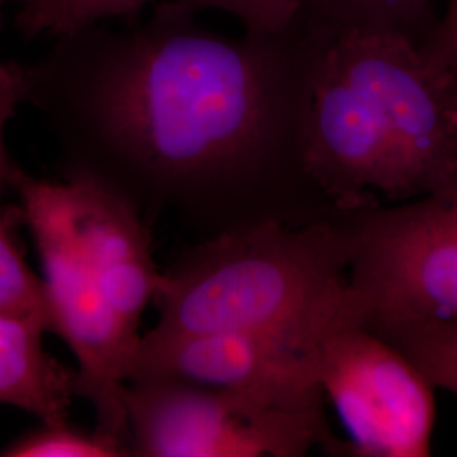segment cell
I'll use <instances>...</instances> for the list:
<instances>
[{"instance_id": "cell-1", "label": "cell", "mask_w": 457, "mask_h": 457, "mask_svg": "<svg viewBox=\"0 0 457 457\" xmlns=\"http://www.w3.org/2000/svg\"><path fill=\"white\" fill-rule=\"evenodd\" d=\"M53 39L22 65L65 179L107 185L143 220L175 213L204 239L347 212L307 166L320 37L303 12L281 33L234 37L164 0L145 21Z\"/></svg>"}, {"instance_id": "cell-2", "label": "cell", "mask_w": 457, "mask_h": 457, "mask_svg": "<svg viewBox=\"0 0 457 457\" xmlns=\"http://www.w3.org/2000/svg\"><path fill=\"white\" fill-rule=\"evenodd\" d=\"M361 211L307 224L264 222L183 251L160 273V320L145 336L262 330L302 320L343 295Z\"/></svg>"}, {"instance_id": "cell-3", "label": "cell", "mask_w": 457, "mask_h": 457, "mask_svg": "<svg viewBox=\"0 0 457 457\" xmlns=\"http://www.w3.org/2000/svg\"><path fill=\"white\" fill-rule=\"evenodd\" d=\"M124 407L131 456L300 457L313 447L345 456L317 385L204 386L156 378L128 383Z\"/></svg>"}, {"instance_id": "cell-4", "label": "cell", "mask_w": 457, "mask_h": 457, "mask_svg": "<svg viewBox=\"0 0 457 457\" xmlns=\"http://www.w3.org/2000/svg\"><path fill=\"white\" fill-rule=\"evenodd\" d=\"M7 181L21 196L22 215L45 270L49 332L58 334L79 361L75 396L96 410L98 432L129 445L124 388L139 341L124 330L83 256L63 183L36 180L12 164Z\"/></svg>"}, {"instance_id": "cell-5", "label": "cell", "mask_w": 457, "mask_h": 457, "mask_svg": "<svg viewBox=\"0 0 457 457\" xmlns=\"http://www.w3.org/2000/svg\"><path fill=\"white\" fill-rule=\"evenodd\" d=\"M320 31L337 66L388 132L413 198L436 195L457 175V83L432 65L409 34L388 29Z\"/></svg>"}, {"instance_id": "cell-6", "label": "cell", "mask_w": 457, "mask_h": 457, "mask_svg": "<svg viewBox=\"0 0 457 457\" xmlns=\"http://www.w3.org/2000/svg\"><path fill=\"white\" fill-rule=\"evenodd\" d=\"M347 281L364 327L457 322V228L432 196L361 211Z\"/></svg>"}, {"instance_id": "cell-7", "label": "cell", "mask_w": 457, "mask_h": 457, "mask_svg": "<svg viewBox=\"0 0 457 457\" xmlns=\"http://www.w3.org/2000/svg\"><path fill=\"white\" fill-rule=\"evenodd\" d=\"M312 376L349 436L345 456H430L436 388L379 336L336 328L317 347Z\"/></svg>"}, {"instance_id": "cell-8", "label": "cell", "mask_w": 457, "mask_h": 457, "mask_svg": "<svg viewBox=\"0 0 457 457\" xmlns=\"http://www.w3.org/2000/svg\"><path fill=\"white\" fill-rule=\"evenodd\" d=\"M361 326L354 290L326 309L287 326L153 339L141 336L128 366V383L171 378L204 386L307 383L317 347L330 332ZM319 386V385H317Z\"/></svg>"}, {"instance_id": "cell-9", "label": "cell", "mask_w": 457, "mask_h": 457, "mask_svg": "<svg viewBox=\"0 0 457 457\" xmlns=\"http://www.w3.org/2000/svg\"><path fill=\"white\" fill-rule=\"evenodd\" d=\"M317 33L320 54L307 120V166L315 185L339 211L415 200L388 132L360 90L327 58Z\"/></svg>"}, {"instance_id": "cell-10", "label": "cell", "mask_w": 457, "mask_h": 457, "mask_svg": "<svg viewBox=\"0 0 457 457\" xmlns=\"http://www.w3.org/2000/svg\"><path fill=\"white\" fill-rule=\"evenodd\" d=\"M63 188L83 256L124 330L139 341L160 277L146 222L128 198L96 179L68 177Z\"/></svg>"}, {"instance_id": "cell-11", "label": "cell", "mask_w": 457, "mask_h": 457, "mask_svg": "<svg viewBox=\"0 0 457 457\" xmlns=\"http://www.w3.org/2000/svg\"><path fill=\"white\" fill-rule=\"evenodd\" d=\"M46 326L0 313V403L24 410L41 424L68 422L77 370H68L43 349Z\"/></svg>"}, {"instance_id": "cell-12", "label": "cell", "mask_w": 457, "mask_h": 457, "mask_svg": "<svg viewBox=\"0 0 457 457\" xmlns=\"http://www.w3.org/2000/svg\"><path fill=\"white\" fill-rule=\"evenodd\" d=\"M430 0H313L305 11L328 29H388L417 39Z\"/></svg>"}, {"instance_id": "cell-13", "label": "cell", "mask_w": 457, "mask_h": 457, "mask_svg": "<svg viewBox=\"0 0 457 457\" xmlns=\"http://www.w3.org/2000/svg\"><path fill=\"white\" fill-rule=\"evenodd\" d=\"M376 336L402 353L434 388L457 396V322L407 324Z\"/></svg>"}, {"instance_id": "cell-14", "label": "cell", "mask_w": 457, "mask_h": 457, "mask_svg": "<svg viewBox=\"0 0 457 457\" xmlns=\"http://www.w3.org/2000/svg\"><path fill=\"white\" fill-rule=\"evenodd\" d=\"M151 0H33L17 11V31L28 37L60 36L104 21L132 19Z\"/></svg>"}, {"instance_id": "cell-15", "label": "cell", "mask_w": 457, "mask_h": 457, "mask_svg": "<svg viewBox=\"0 0 457 457\" xmlns=\"http://www.w3.org/2000/svg\"><path fill=\"white\" fill-rule=\"evenodd\" d=\"M4 457H128L126 442L94 428L87 432L68 422L43 424L0 451Z\"/></svg>"}, {"instance_id": "cell-16", "label": "cell", "mask_w": 457, "mask_h": 457, "mask_svg": "<svg viewBox=\"0 0 457 457\" xmlns=\"http://www.w3.org/2000/svg\"><path fill=\"white\" fill-rule=\"evenodd\" d=\"M0 313L31 319L46 326L49 313L43 281L22 260L4 220L0 219Z\"/></svg>"}, {"instance_id": "cell-17", "label": "cell", "mask_w": 457, "mask_h": 457, "mask_svg": "<svg viewBox=\"0 0 457 457\" xmlns=\"http://www.w3.org/2000/svg\"><path fill=\"white\" fill-rule=\"evenodd\" d=\"M200 14L220 11L236 17L247 33L273 34L288 29L313 0H175Z\"/></svg>"}, {"instance_id": "cell-18", "label": "cell", "mask_w": 457, "mask_h": 457, "mask_svg": "<svg viewBox=\"0 0 457 457\" xmlns=\"http://www.w3.org/2000/svg\"><path fill=\"white\" fill-rule=\"evenodd\" d=\"M425 58L457 83V0H449L441 19L415 39Z\"/></svg>"}, {"instance_id": "cell-19", "label": "cell", "mask_w": 457, "mask_h": 457, "mask_svg": "<svg viewBox=\"0 0 457 457\" xmlns=\"http://www.w3.org/2000/svg\"><path fill=\"white\" fill-rule=\"evenodd\" d=\"M22 102H26L24 65L19 62H0V190L4 181H7L11 168L5 149V131Z\"/></svg>"}, {"instance_id": "cell-20", "label": "cell", "mask_w": 457, "mask_h": 457, "mask_svg": "<svg viewBox=\"0 0 457 457\" xmlns=\"http://www.w3.org/2000/svg\"><path fill=\"white\" fill-rule=\"evenodd\" d=\"M432 198L437 200V204L444 209V212L447 213V217L454 222V226L457 228V175L436 195H432Z\"/></svg>"}, {"instance_id": "cell-21", "label": "cell", "mask_w": 457, "mask_h": 457, "mask_svg": "<svg viewBox=\"0 0 457 457\" xmlns=\"http://www.w3.org/2000/svg\"><path fill=\"white\" fill-rule=\"evenodd\" d=\"M7 5L5 0H0V29H2V24H4V7Z\"/></svg>"}, {"instance_id": "cell-22", "label": "cell", "mask_w": 457, "mask_h": 457, "mask_svg": "<svg viewBox=\"0 0 457 457\" xmlns=\"http://www.w3.org/2000/svg\"><path fill=\"white\" fill-rule=\"evenodd\" d=\"M5 2H7V4H9V2H16L17 5L21 7V5H26V4H29V2H33V0H5Z\"/></svg>"}]
</instances>
